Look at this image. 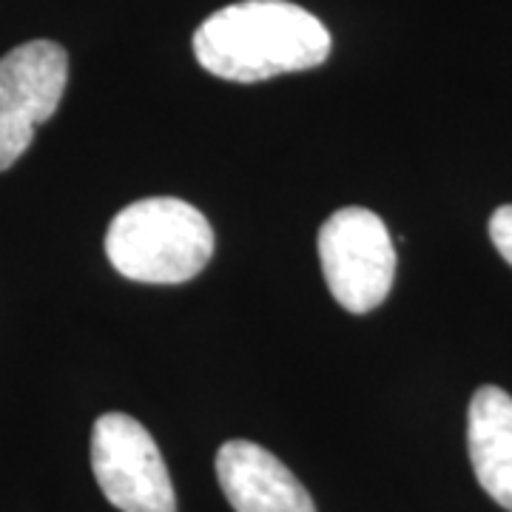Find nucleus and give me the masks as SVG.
Instances as JSON below:
<instances>
[{"instance_id":"3","label":"nucleus","mask_w":512,"mask_h":512,"mask_svg":"<svg viewBox=\"0 0 512 512\" xmlns=\"http://www.w3.org/2000/svg\"><path fill=\"white\" fill-rule=\"evenodd\" d=\"M322 274L333 299L350 313L376 311L396 279V248L379 214L350 205L319 231Z\"/></svg>"},{"instance_id":"6","label":"nucleus","mask_w":512,"mask_h":512,"mask_svg":"<svg viewBox=\"0 0 512 512\" xmlns=\"http://www.w3.org/2000/svg\"><path fill=\"white\" fill-rule=\"evenodd\" d=\"M214 467L222 493L237 512H316L302 481L254 441H225Z\"/></svg>"},{"instance_id":"7","label":"nucleus","mask_w":512,"mask_h":512,"mask_svg":"<svg viewBox=\"0 0 512 512\" xmlns=\"http://www.w3.org/2000/svg\"><path fill=\"white\" fill-rule=\"evenodd\" d=\"M467 447L484 493L512 512V396L507 390L478 387L467 410Z\"/></svg>"},{"instance_id":"4","label":"nucleus","mask_w":512,"mask_h":512,"mask_svg":"<svg viewBox=\"0 0 512 512\" xmlns=\"http://www.w3.org/2000/svg\"><path fill=\"white\" fill-rule=\"evenodd\" d=\"M92 470L97 487L123 512H177V495L154 436L134 416L94 421Z\"/></svg>"},{"instance_id":"8","label":"nucleus","mask_w":512,"mask_h":512,"mask_svg":"<svg viewBox=\"0 0 512 512\" xmlns=\"http://www.w3.org/2000/svg\"><path fill=\"white\" fill-rule=\"evenodd\" d=\"M490 239L498 254L512 265V205H501L490 217Z\"/></svg>"},{"instance_id":"2","label":"nucleus","mask_w":512,"mask_h":512,"mask_svg":"<svg viewBox=\"0 0 512 512\" xmlns=\"http://www.w3.org/2000/svg\"><path fill=\"white\" fill-rule=\"evenodd\" d=\"M106 254L117 274L146 285H180L214 256V228L177 197L131 202L109 225Z\"/></svg>"},{"instance_id":"5","label":"nucleus","mask_w":512,"mask_h":512,"mask_svg":"<svg viewBox=\"0 0 512 512\" xmlns=\"http://www.w3.org/2000/svg\"><path fill=\"white\" fill-rule=\"evenodd\" d=\"M69 55L55 40H29L0 57V171L32 146L35 131L60 106Z\"/></svg>"},{"instance_id":"1","label":"nucleus","mask_w":512,"mask_h":512,"mask_svg":"<svg viewBox=\"0 0 512 512\" xmlns=\"http://www.w3.org/2000/svg\"><path fill=\"white\" fill-rule=\"evenodd\" d=\"M325 23L288 0H242L202 20L194 55L205 72L231 83H259L328 60Z\"/></svg>"}]
</instances>
